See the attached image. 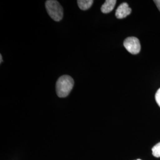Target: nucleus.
I'll return each mask as SVG.
<instances>
[{
    "mask_svg": "<svg viewBox=\"0 0 160 160\" xmlns=\"http://www.w3.org/2000/svg\"><path fill=\"white\" fill-rule=\"evenodd\" d=\"M74 86L73 78L67 75H62L59 78L56 84V91L58 97H67Z\"/></svg>",
    "mask_w": 160,
    "mask_h": 160,
    "instance_id": "f257e3e1",
    "label": "nucleus"
},
{
    "mask_svg": "<svg viewBox=\"0 0 160 160\" xmlns=\"http://www.w3.org/2000/svg\"><path fill=\"white\" fill-rule=\"evenodd\" d=\"M46 10L52 18L56 21H61L63 16L62 7L59 2L55 0H48L45 3Z\"/></svg>",
    "mask_w": 160,
    "mask_h": 160,
    "instance_id": "f03ea898",
    "label": "nucleus"
},
{
    "mask_svg": "<svg viewBox=\"0 0 160 160\" xmlns=\"http://www.w3.org/2000/svg\"><path fill=\"white\" fill-rule=\"evenodd\" d=\"M123 45L126 50L133 55H137L139 53L141 49L140 42L135 37H129L124 40Z\"/></svg>",
    "mask_w": 160,
    "mask_h": 160,
    "instance_id": "7ed1b4c3",
    "label": "nucleus"
},
{
    "mask_svg": "<svg viewBox=\"0 0 160 160\" xmlns=\"http://www.w3.org/2000/svg\"><path fill=\"white\" fill-rule=\"evenodd\" d=\"M131 8L126 2H123L119 6L116 11V17L119 19L124 18L131 13Z\"/></svg>",
    "mask_w": 160,
    "mask_h": 160,
    "instance_id": "20e7f679",
    "label": "nucleus"
},
{
    "mask_svg": "<svg viewBox=\"0 0 160 160\" xmlns=\"http://www.w3.org/2000/svg\"><path fill=\"white\" fill-rule=\"evenodd\" d=\"M116 4V0H106L102 6L101 10L102 12L104 14L109 13L114 9Z\"/></svg>",
    "mask_w": 160,
    "mask_h": 160,
    "instance_id": "39448f33",
    "label": "nucleus"
},
{
    "mask_svg": "<svg viewBox=\"0 0 160 160\" xmlns=\"http://www.w3.org/2000/svg\"><path fill=\"white\" fill-rule=\"evenodd\" d=\"M94 1L92 0H78L77 1L78 6L82 10H87L92 7Z\"/></svg>",
    "mask_w": 160,
    "mask_h": 160,
    "instance_id": "423d86ee",
    "label": "nucleus"
},
{
    "mask_svg": "<svg viewBox=\"0 0 160 160\" xmlns=\"http://www.w3.org/2000/svg\"><path fill=\"white\" fill-rule=\"evenodd\" d=\"M152 155L157 158L160 157V142L156 144L152 148Z\"/></svg>",
    "mask_w": 160,
    "mask_h": 160,
    "instance_id": "0eeeda50",
    "label": "nucleus"
},
{
    "mask_svg": "<svg viewBox=\"0 0 160 160\" xmlns=\"http://www.w3.org/2000/svg\"><path fill=\"white\" fill-rule=\"evenodd\" d=\"M155 100L156 102L158 104V105L160 106V88L158 90V91L156 92L155 96Z\"/></svg>",
    "mask_w": 160,
    "mask_h": 160,
    "instance_id": "6e6552de",
    "label": "nucleus"
},
{
    "mask_svg": "<svg viewBox=\"0 0 160 160\" xmlns=\"http://www.w3.org/2000/svg\"><path fill=\"white\" fill-rule=\"evenodd\" d=\"M154 2H155V4H156L157 7H158V10L160 11V0H155V1H154Z\"/></svg>",
    "mask_w": 160,
    "mask_h": 160,
    "instance_id": "1a4fd4ad",
    "label": "nucleus"
},
{
    "mask_svg": "<svg viewBox=\"0 0 160 160\" xmlns=\"http://www.w3.org/2000/svg\"><path fill=\"white\" fill-rule=\"evenodd\" d=\"M0 63H2V55L1 54L0 55Z\"/></svg>",
    "mask_w": 160,
    "mask_h": 160,
    "instance_id": "9d476101",
    "label": "nucleus"
},
{
    "mask_svg": "<svg viewBox=\"0 0 160 160\" xmlns=\"http://www.w3.org/2000/svg\"><path fill=\"white\" fill-rule=\"evenodd\" d=\"M141 160V159H137V160Z\"/></svg>",
    "mask_w": 160,
    "mask_h": 160,
    "instance_id": "9b49d317",
    "label": "nucleus"
}]
</instances>
